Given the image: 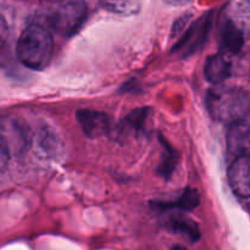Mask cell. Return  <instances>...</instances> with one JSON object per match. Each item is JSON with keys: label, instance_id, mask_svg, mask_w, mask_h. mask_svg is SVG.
I'll return each instance as SVG.
<instances>
[{"label": "cell", "instance_id": "17", "mask_svg": "<svg viewBox=\"0 0 250 250\" xmlns=\"http://www.w3.org/2000/svg\"><path fill=\"white\" fill-rule=\"evenodd\" d=\"M189 17H190V15H186V16L181 17V19H178L177 21H176L175 26H173V28H172V37H177L178 34L182 33V32L185 31L186 24H187Z\"/></svg>", "mask_w": 250, "mask_h": 250}, {"label": "cell", "instance_id": "11", "mask_svg": "<svg viewBox=\"0 0 250 250\" xmlns=\"http://www.w3.org/2000/svg\"><path fill=\"white\" fill-rule=\"evenodd\" d=\"M200 198L199 194L195 189H187L183 190L182 194L173 200H166V202H151V207L155 209L160 210H182V211H192L199 205Z\"/></svg>", "mask_w": 250, "mask_h": 250}, {"label": "cell", "instance_id": "9", "mask_svg": "<svg viewBox=\"0 0 250 250\" xmlns=\"http://www.w3.org/2000/svg\"><path fill=\"white\" fill-rule=\"evenodd\" d=\"M151 110L149 107H141L125 117L119 126L120 137H139L146 133V124Z\"/></svg>", "mask_w": 250, "mask_h": 250}, {"label": "cell", "instance_id": "6", "mask_svg": "<svg viewBox=\"0 0 250 250\" xmlns=\"http://www.w3.org/2000/svg\"><path fill=\"white\" fill-rule=\"evenodd\" d=\"M249 155L233 159L229 168V182L232 192L241 200L248 202L250 197Z\"/></svg>", "mask_w": 250, "mask_h": 250}, {"label": "cell", "instance_id": "3", "mask_svg": "<svg viewBox=\"0 0 250 250\" xmlns=\"http://www.w3.org/2000/svg\"><path fill=\"white\" fill-rule=\"evenodd\" d=\"M222 17L220 38L221 45L229 53L239 54L246 43V29L249 23V4L247 1L229 4Z\"/></svg>", "mask_w": 250, "mask_h": 250}, {"label": "cell", "instance_id": "2", "mask_svg": "<svg viewBox=\"0 0 250 250\" xmlns=\"http://www.w3.org/2000/svg\"><path fill=\"white\" fill-rule=\"evenodd\" d=\"M207 107L219 122L233 124L249 117V94L238 87H216L208 92Z\"/></svg>", "mask_w": 250, "mask_h": 250}, {"label": "cell", "instance_id": "10", "mask_svg": "<svg viewBox=\"0 0 250 250\" xmlns=\"http://www.w3.org/2000/svg\"><path fill=\"white\" fill-rule=\"evenodd\" d=\"M204 75L212 84H221L231 75V62L224 55H212L207 60Z\"/></svg>", "mask_w": 250, "mask_h": 250}, {"label": "cell", "instance_id": "4", "mask_svg": "<svg viewBox=\"0 0 250 250\" xmlns=\"http://www.w3.org/2000/svg\"><path fill=\"white\" fill-rule=\"evenodd\" d=\"M48 23L56 33L71 37L87 19V5L83 1L59 2L48 14Z\"/></svg>", "mask_w": 250, "mask_h": 250}, {"label": "cell", "instance_id": "16", "mask_svg": "<svg viewBox=\"0 0 250 250\" xmlns=\"http://www.w3.org/2000/svg\"><path fill=\"white\" fill-rule=\"evenodd\" d=\"M7 37H9V26H7L6 20L4 19V16L0 15V49L6 43Z\"/></svg>", "mask_w": 250, "mask_h": 250}, {"label": "cell", "instance_id": "15", "mask_svg": "<svg viewBox=\"0 0 250 250\" xmlns=\"http://www.w3.org/2000/svg\"><path fill=\"white\" fill-rule=\"evenodd\" d=\"M10 159V149L7 146L6 142L2 138V136L0 134V171L2 168H5V166L7 165Z\"/></svg>", "mask_w": 250, "mask_h": 250}, {"label": "cell", "instance_id": "7", "mask_svg": "<svg viewBox=\"0 0 250 250\" xmlns=\"http://www.w3.org/2000/svg\"><path fill=\"white\" fill-rule=\"evenodd\" d=\"M76 117L88 138H100L109 133L111 128L110 117L105 112L92 109H80L76 112Z\"/></svg>", "mask_w": 250, "mask_h": 250}, {"label": "cell", "instance_id": "8", "mask_svg": "<svg viewBox=\"0 0 250 250\" xmlns=\"http://www.w3.org/2000/svg\"><path fill=\"white\" fill-rule=\"evenodd\" d=\"M227 150L233 159L249 155V117L229 125Z\"/></svg>", "mask_w": 250, "mask_h": 250}, {"label": "cell", "instance_id": "13", "mask_svg": "<svg viewBox=\"0 0 250 250\" xmlns=\"http://www.w3.org/2000/svg\"><path fill=\"white\" fill-rule=\"evenodd\" d=\"M161 143H164V153L161 156V161L159 164V173L160 176H163L164 178H168L175 171L176 166H177L178 161V154L177 151L173 148H171L167 143L165 142V139L160 138Z\"/></svg>", "mask_w": 250, "mask_h": 250}, {"label": "cell", "instance_id": "5", "mask_svg": "<svg viewBox=\"0 0 250 250\" xmlns=\"http://www.w3.org/2000/svg\"><path fill=\"white\" fill-rule=\"evenodd\" d=\"M212 14L209 12L205 16L198 19L182 36V38L173 46V53H178L180 55L187 56L192 55L195 51L199 50L203 44L207 41L211 26Z\"/></svg>", "mask_w": 250, "mask_h": 250}, {"label": "cell", "instance_id": "14", "mask_svg": "<svg viewBox=\"0 0 250 250\" xmlns=\"http://www.w3.org/2000/svg\"><path fill=\"white\" fill-rule=\"evenodd\" d=\"M102 5L106 11L124 15V16L134 15L141 10V4L138 1H128V0L126 1H105Z\"/></svg>", "mask_w": 250, "mask_h": 250}, {"label": "cell", "instance_id": "1", "mask_svg": "<svg viewBox=\"0 0 250 250\" xmlns=\"http://www.w3.org/2000/svg\"><path fill=\"white\" fill-rule=\"evenodd\" d=\"M54 53V39L48 27L31 22L20 34L16 54L21 63L31 70H44Z\"/></svg>", "mask_w": 250, "mask_h": 250}, {"label": "cell", "instance_id": "12", "mask_svg": "<svg viewBox=\"0 0 250 250\" xmlns=\"http://www.w3.org/2000/svg\"><path fill=\"white\" fill-rule=\"evenodd\" d=\"M168 227L173 232L187 237L192 242H197L200 239V229L197 222L183 215H175L171 217L168 221Z\"/></svg>", "mask_w": 250, "mask_h": 250}, {"label": "cell", "instance_id": "18", "mask_svg": "<svg viewBox=\"0 0 250 250\" xmlns=\"http://www.w3.org/2000/svg\"><path fill=\"white\" fill-rule=\"evenodd\" d=\"M171 250H187V249H186L183 246H178L177 244V246H173L172 248H171Z\"/></svg>", "mask_w": 250, "mask_h": 250}]
</instances>
